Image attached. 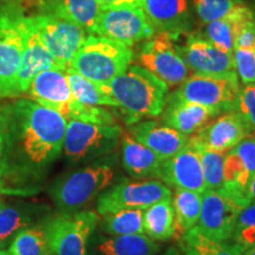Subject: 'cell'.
<instances>
[{"instance_id":"6da1fadb","label":"cell","mask_w":255,"mask_h":255,"mask_svg":"<svg viewBox=\"0 0 255 255\" xmlns=\"http://www.w3.org/2000/svg\"><path fill=\"white\" fill-rule=\"evenodd\" d=\"M1 110L6 121V151L0 189L30 194L62 154L68 121L58 111L25 98Z\"/></svg>"},{"instance_id":"7a4b0ae2","label":"cell","mask_w":255,"mask_h":255,"mask_svg":"<svg viewBox=\"0 0 255 255\" xmlns=\"http://www.w3.org/2000/svg\"><path fill=\"white\" fill-rule=\"evenodd\" d=\"M98 85L116 102L127 126L159 116L169 96L168 85L141 65H129L111 81Z\"/></svg>"},{"instance_id":"3957f363","label":"cell","mask_w":255,"mask_h":255,"mask_svg":"<svg viewBox=\"0 0 255 255\" xmlns=\"http://www.w3.org/2000/svg\"><path fill=\"white\" fill-rule=\"evenodd\" d=\"M132 60L133 51L130 46L98 34H88L69 68L97 84H103L122 73Z\"/></svg>"},{"instance_id":"277c9868","label":"cell","mask_w":255,"mask_h":255,"mask_svg":"<svg viewBox=\"0 0 255 255\" xmlns=\"http://www.w3.org/2000/svg\"><path fill=\"white\" fill-rule=\"evenodd\" d=\"M115 171L110 164L95 163L57 178L49 193L60 213L84 208L113 183Z\"/></svg>"},{"instance_id":"5b68a950","label":"cell","mask_w":255,"mask_h":255,"mask_svg":"<svg viewBox=\"0 0 255 255\" xmlns=\"http://www.w3.org/2000/svg\"><path fill=\"white\" fill-rule=\"evenodd\" d=\"M122 133V128L117 124L70 120L64 137V155L71 163L98 158L116 148Z\"/></svg>"},{"instance_id":"8992f818","label":"cell","mask_w":255,"mask_h":255,"mask_svg":"<svg viewBox=\"0 0 255 255\" xmlns=\"http://www.w3.org/2000/svg\"><path fill=\"white\" fill-rule=\"evenodd\" d=\"M26 37V15L9 7L0 14V98L19 96L18 71Z\"/></svg>"},{"instance_id":"52a82bcc","label":"cell","mask_w":255,"mask_h":255,"mask_svg":"<svg viewBox=\"0 0 255 255\" xmlns=\"http://www.w3.org/2000/svg\"><path fill=\"white\" fill-rule=\"evenodd\" d=\"M98 216L91 210H78L47 219L43 223L52 255H88L89 241Z\"/></svg>"},{"instance_id":"ba28073f","label":"cell","mask_w":255,"mask_h":255,"mask_svg":"<svg viewBox=\"0 0 255 255\" xmlns=\"http://www.w3.org/2000/svg\"><path fill=\"white\" fill-rule=\"evenodd\" d=\"M250 202V200L234 195L222 187L207 189L202 194L197 228L213 240L228 241L234 231L239 213Z\"/></svg>"},{"instance_id":"9c48e42d","label":"cell","mask_w":255,"mask_h":255,"mask_svg":"<svg viewBox=\"0 0 255 255\" xmlns=\"http://www.w3.org/2000/svg\"><path fill=\"white\" fill-rule=\"evenodd\" d=\"M138 62L168 88L180 87L189 77V68L175 44V38L164 32H156L145 41L139 51Z\"/></svg>"},{"instance_id":"30bf717a","label":"cell","mask_w":255,"mask_h":255,"mask_svg":"<svg viewBox=\"0 0 255 255\" xmlns=\"http://www.w3.org/2000/svg\"><path fill=\"white\" fill-rule=\"evenodd\" d=\"M239 91L240 84L238 76L221 77L194 73L180 85L174 95L222 114L235 110Z\"/></svg>"},{"instance_id":"8fae6325","label":"cell","mask_w":255,"mask_h":255,"mask_svg":"<svg viewBox=\"0 0 255 255\" xmlns=\"http://www.w3.org/2000/svg\"><path fill=\"white\" fill-rule=\"evenodd\" d=\"M167 199H173L170 188L155 178L139 182L124 181L107 188L98 196L97 213L100 215H105L120 209H145L156 202Z\"/></svg>"},{"instance_id":"7c38bea8","label":"cell","mask_w":255,"mask_h":255,"mask_svg":"<svg viewBox=\"0 0 255 255\" xmlns=\"http://www.w3.org/2000/svg\"><path fill=\"white\" fill-rule=\"evenodd\" d=\"M155 28L145 17L139 6H122L104 9L98 17L95 34L133 46L143 40L150 39Z\"/></svg>"},{"instance_id":"4fadbf2b","label":"cell","mask_w":255,"mask_h":255,"mask_svg":"<svg viewBox=\"0 0 255 255\" xmlns=\"http://www.w3.org/2000/svg\"><path fill=\"white\" fill-rule=\"evenodd\" d=\"M41 41L62 68L68 69L88 32L77 24L50 14L31 15Z\"/></svg>"},{"instance_id":"5bb4252c","label":"cell","mask_w":255,"mask_h":255,"mask_svg":"<svg viewBox=\"0 0 255 255\" xmlns=\"http://www.w3.org/2000/svg\"><path fill=\"white\" fill-rule=\"evenodd\" d=\"M178 49L188 68L194 73L221 77L238 76L232 53L220 50L207 38L191 34L183 47L178 46Z\"/></svg>"},{"instance_id":"9a60e30c","label":"cell","mask_w":255,"mask_h":255,"mask_svg":"<svg viewBox=\"0 0 255 255\" xmlns=\"http://www.w3.org/2000/svg\"><path fill=\"white\" fill-rule=\"evenodd\" d=\"M248 136L240 115L235 110L220 114L218 119L207 123L188 139L194 148L227 152Z\"/></svg>"},{"instance_id":"2e32d148","label":"cell","mask_w":255,"mask_h":255,"mask_svg":"<svg viewBox=\"0 0 255 255\" xmlns=\"http://www.w3.org/2000/svg\"><path fill=\"white\" fill-rule=\"evenodd\" d=\"M254 171L255 136H247L225 155L222 188L234 195L250 200L247 190Z\"/></svg>"},{"instance_id":"e0dca14e","label":"cell","mask_w":255,"mask_h":255,"mask_svg":"<svg viewBox=\"0 0 255 255\" xmlns=\"http://www.w3.org/2000/svg\"><path fill=\"white\" fill-rule=\"evenodd\" d=\"M159 178L169 186L203 194L207 186L196 149L189 143L173 157L162 162Z\"/></svg>"},{"instance_id":"ac0fdd59","label":"cell","mask_w":255,"mask_h":255,"mask_svg":"<svg viewBox=\"0 0 255 255\" xmlns=\"http://www.w3.org/2000/svg\"><path fill=\"white\" fill-rule=\"evenodd\" d=\"M128 131L137 142L154 151L163 161L173 157L188 144V136L154 120L130 124Z\"/></svg>"},{"instance_id":"d6986e66","label":"cell","mask_w":255,"mask_h":255,"mask_svg":"<svg viewBox=\"0 0 255 255\" xmlns=\"http://www.w3.org/2000/svg\"><path fill=\"white\" fill-rule=\"evenodd\" d=\"M31 100L65 117L73 98L66 69H47L38 73L27 89Z\"/></svg>"},{"instance_id":"ffe728a7","label":"cell","mask_w":255,"mask_h":255,"mask_svg":"<svg viewBox=\"0 0 255 255\" xmlns=\"http://www.w3.org/2000/svg\"><path fill=\"white\" fill-rule=\"evenodd\" d=\"M47 69L65 70L59 65L43 44L32 18L26 17V37L17 78L18 94L26 92L33 78L38 73Z\"/></svg>"},{"instance_id":"44dd1931","label":"cell","mask_w":255,"mask_h":255,"mask_svg":"<svg viewBox=\"0 0 255 255\" xmlns=\"http://www.w3.org/2000/svg\"><path fill=\"white\" fill-rule=\"evenodd\" d=\"M142 11L156 32L178 38L190 25L187 0H142Z\"/></svg>"},{"instance_id":"7402d4cb","label":"cell","mask_w":255,"mask_h":255,"mask_svg":"<svg viewBox=\"0 0 255 255\" xmlns=\"http://www.w3.org/2000/svg\"><path fill=\"white\" fill-rule=\"evenodd\" d=\"M36 14H50L77 24L89 34H95L102 9L97 0H30Z\"/></svg>"},{"instance_id":"603a6c76","label":"cell","mask_w":255,"mask_h":255,"mask_svg":"<svg viewBox=\"0 0 255 255\" xmlns=\"http://www.w3.org/2000/svg\"><path fill=\"white\" fill-rule=\"evenodd\" d=\"M162 113L164 124L174 128L186 136L195 133L210 120L220 115V113L212 108L182 100L174 94L168 96L167 103Z\"/></svg>"},{"instance_id":"cb8c5ba5","label":"cell","mask_w":255,"mask_h":255,"mask_svg":"<svg viewBox=\"0 0 255 255\" xmlns=\"http://www.w3.org/2000/svg\"><path fill=\"white\" fill-rule=\"evenodd\" d=\"M122 165L132 178H159L163 159L128 133L121 137Z\"/></svg>"},{"instance_id":"d4e9b609","label":"cell","mask_w":255,"mask_h":255,"mask_svg":"<svg viewBox=\"0 0 255 255\" xmlns=\"http://www.w3.org/2000/svg\"><path fill=\"white\" fill-rule=\"evenodd\" d=\"M255 15L253 11L245 5L228 17L212 21L207 24L206 36L210 43H213L220 50L227 53H232L234 50V41L239 30L245 23L254 20Z\"/></svg>"},{"instance_id":"484cf974","label":"cell","mask_w":255,"mask_h":255,"mask_svg":"<svg viewBox=\"0 0 255 255\" xmlns=\"http://www.w3.org/2000/svg\"><path fill=\"white\" fill-rule=\"evenodd\" d=\"M159 246L145 234L117 235L104 239L95 248L96 255H157Z\"/></svg>"},{"instance_id":"4316f807","label":"cell","mask_w":255,"mask_h":255,"mask_svg":"<svg viewBox=\"0 0 255 255\" xmlns=\"http://www.w3.org/2000/svg\"><path fill=\"white\" fill-rule=\"evenodd\" d=\"M183 255H242L244 250L232 241H216L206 237L197 226L178 239Z\"/></svg>"},{"instance_id":"83f0119b","label":"cell","mask_w":255,"mask_h":255,"mask_svg":"<svg viewBox=\"0 0 255 255\" xmlns=\"http://www.w3.org/2000/svg\"><path fill=\"white\" fill-rule=\"evenodd\" d=\"M144 234L154 241H167L175 237V214L171 199L162 200L144 209Z\"/></svg>"},{"instance_id":"f1b7e54d","label":"cell","mask_w":255,"mask_h":255,"mask_svg":"<svg viewBox=\"0 0 255 255\" xmlns=\"http://www.w3.org/2000/svg\"><path fill=\"white\" fill-rule=\"evenodd\" d=\"M173 202L175 214V239L178 240L184 233L195 227L199 221L202 194L197 191L176 188Z\"/></svg>"},{"instance_id":"f546056e","label":"cell","mask_w":255,"mask_h":255,"mask_svg":"<svg viewBox=\"0 0 255 255\" xmlns=\"http://www.w3.org/2000/svg\"><path fill=\"white\" fill-rule=\"evenodd\" d=\"M33 225V214L28 207L0 202V248L9 246L21 229Z\"/></svg>"},{"instance_id":"4dcf8cb0","label":"cell","mask_w":255,"mask_h":255,"mask_svg":"<svg viewBox=\"0 0 255 255\" xmlns=\"http://www.w3.org/2000/svg\"><path fill=\"white\" fill-rule=\"evenodd\" d=\"M144 209L130 208L102 215L101 229L111 237L130 234H144L143 229Z\"/></svg>"},{"instance_id":"1f68e13d","label":"cell","mask_w":255,"mask_h":255,"mask_svg":"<svg viewBox=\"0 0 255 255\" xmlns=\"http://www.w3.org/2000/svg\"><path fill=\"white\" fill-rule=\"evenodd\" d=\"M12 255H52L43 225H31L21 229L8 246Z\"/></svg>"},{"instance_id":"d6a6232c","label":"cell","mask_w":255,"mask_h":255,"mask_svg":"<svg viewBox=\"0 0 255 255\" xmlns=\"http://www.w3.org/2000/svg\"><path fill=\"white\" fill-rule=\"evenodd\" d=\"M66 75L71 88L73 98L83 104L103 105V107L116 108V102L100 88L97 83L85 78L81 73L71 68L66 69Z\"/></svg>"},{"instance_id":"836d02e7","label":"cell","mask_w":255,"mask_h":255,"mask_svg":"<svg viewBox=\"0 0 255 255\" xmlns=\"http://www.w3.org/2000/svg\"><path fill=\"white\" fill-rule=\"evenodd\" d=\"M196 13L203 24L228 17L245 6L242 0H194Z\"/></svg>"},{"instance_id":"e575fe53","label":"cell","mask_w":255,"mask_h":255,"mask_svg":"<svg viewBox=\"0 0 255 255\" xmlns=\"http://www.w3.org/2000/svg\"><path fill=\"white\" fill-rule=\"evenodd\" d=\"M191 145V144H190ZM199 154L207 189H218L223 182V161L226 152L195 148Z\"/></svg>"},{"instance_id":"d590c367","label":"cell","mask_w":255,"mask_h":255,"mask_svg":"<svg viewBox=\"0 0 255 255\" xmlns=\"http://www.w3.org/2000/svg\"><path fill=\"white\" fill-rule=\"evenodd\" d=\"M244 252L255 244V202H250L239 213L231 239Z\"/></svg>"},{"instance_id":"8d00e7d4","label":"cell","mask_w":255,"mask_h":255,"mask_svg":"<svg viewBox=\"0 0 255 255\" xmlns=\"http://www.w3.org/2000/svg\"><path fill=\"white\" fill-rule=\"evenodd\" d=\"M65 119L96 124H116L114 115L109 110L98 105L83 104L76 100H73L68 107Z\"/></svg>"},{"instance_id":"74e56055","label":"cell","mask_w":255,"mask_h":255,"mask_svg":"<svg viewBox=\"0 0 255 255\" xmlns=\"http://www.w3.org/2000/svg\"><path fill=\"white\" fill-rule=\"evenodd\" d=\"M235 111L244 121L248 136H255V83L240 88Z\"/></svg>"},{"instance_id":"f35d334b","label":"cell","mask_w":255,"mask_h":255,"mask_svg":"<svg viewBox=\"0 0 255 255\" xmlns=\"http://www.w3.org/2000/svg\"><path fill=\"white\" fill-rule=\"evenodd\" d=\"M233 62L238 78L244 84L255 83V51L251 49L233 50Z\"/></svg>"},{"instance_id":"ab89813d","label":"cell","mask_w":255,"mask_h":255,"mask_svg":"<svg viewBox=\"0 0 255 255\" xmlns=\"http://www.w3.org/2000/svg\"><path fill=\"white\" fill-rule=\"evenodd\" d=\"M255 47V19L245 23L239 30L234 41V49H251Z\"/></svg>"},{"instance_id":"60d3db41","label":"cell","mask_w":255,"mask_h":255,"mask_svg":"<svg viewBox=\"0 0 255 255\" xmlns=\"http://www.w3.org/2000/svg\"><path fill=\"white\" fill-rule=\"evenodd\" d=\"M6 151V121L2 110L0 109V183H1L2 173H4Z\"/></svg>"},{"instance_id":"b9f144b4","label":"cell","mask_w":255,"mask_h":255,"mask_svg":"<svg viewBox=\"0 0 255 255\" xmlns=\"http://www.w3.org/2000/svg\"><path fill=\"white\" fill-rule=\"evenodd\" d=\"M102 11L122 6H139L141 7L142 0H97Z\"/></svg>"},{"instance_id":"7bdbcfd3","label":"cell","mask_w":255,"mask_h":255,"mask_svg":"<svg viewBox=\"0 0 255 255\" xmlns=\"http://www.w3.org/2000/svg\"><path fill=\"white\" fill-rule=\"evenodd\" d=\"M248 197H250L251 202H255V171L252 176V180L248 184Z\"/></svg>"},{"instance_id":"ee69618b","label":"cell","mask_w":255,"mask_h":255,"mask_svg":"<svg viewBox=\"0 0 255 255\" xmlns=\"http://www.w3.org/2000/svg\"><path fill=\"white\" fill-rule=\"evenodd\" d=\"M162 255H182V253H181V252L178 251L176 247H173V246H171V247H169L168 250L165 251L164 253L162 254Z\"/></svg>"},{"instance_id":"f6af8a7d","label":"cell","mask_w":255,"mask_h":255,"mask_svg":"<svg viewBox=\"0 0 255 255\" xmlns=\"http://www.w3.org/2000/svg\"><path fill=\"white\" fill-rule=\"evenodd\" d=\"M242 255H255V244L252 247L248 248V250L245 251Z\"/></svg>"},{"instance_id":"bcb514c9","label":"cell","mask_w":255,"mask_h":255,"mask_svg":"<svg viewBox=\"0 0 255 255\" xmlns=\"http://www.w3.org/2000/svg\"><path fill=\"white\" fill-rule=\"evenodd\" d=\"M0 255H12V254L9 253L8 251H5L2 250V248H0Z\"/></svg>"},{"instance_id":"7dc6e473","label":"cell","mask_w":255,"mask_h":255,"mask_svg":"<svg viewBox=\"0 0 255 255\" xmlns=\"http://www.w3.org/2000/svg\"><path fill=\"white\" fill-rule=\"evenodd\" d=\"M254 51H255V47H254Z\"/></svg>"}]
</instances>
